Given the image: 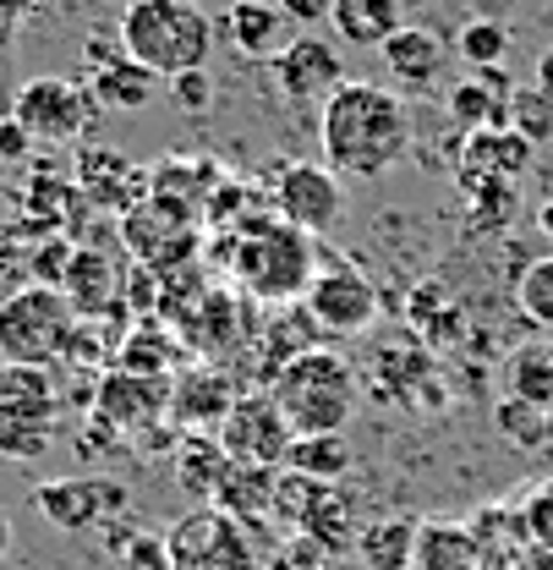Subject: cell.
<instances>
[{"mask_svg":"<svg viewBox=\"0 0 553 570\" xmlns=\"http://www.w3.org/2000/svg\"><path fill=\"white\" fill-rule=\"evenodd\" d=\"M318 148L340 181H384L412 154V105L373 77H346L318 105Z\"/></svg>","mask_w":553,"mask_h":570,"instance_id":"6da1fadb","label":"cell"},{"mask_svg":"<svg viewBox=\"0 0 553 570\" xmlns=\"http://www.w3.org/2000/svg\"><path fill=\"white\" fill-rule=\"evenodd\" d=\"M269 395L285 412L290 433L307 439V433H346V423L356 417V401H362V384H356V367L335 346L313 341L275 367Z\"/></svg>","mask_w":553,"mask_h":570,"instance_id":"7a4b0ae2","label":"cell"},{"mask_svg":"<svg viewBox=\"0 0 553 570\" xmlns=\"http://www.w3.org/2000/svg\"><path fill=\"white\" fill-rule=\"evenodd\" d=\"M214 33L219 28L198 0H127L121 11V50L165 82L181 71H204Z\"/></svg>","mask_w":553,"mask_h":570,"instance_id":"3957f363","label":"cell"},{"mask_svg":"<svg viewBox=\"0 0 553 570\" xmlns=\"http://www.w3.org/2000/svg\"><path fill=\"white\" fill-rule=\"evenodd\" d=\"M236 281L253 302H290V296H307V285L318 275V247L307 230L285 225L275 214H258L236 230Z\"/></svg>","mask_w":553,"mask_h":570,"instance_id":"277c9868","label":"cell"},{"mask_svg":"<svg viewBox=\"0 0 553 570\" xmlns=\"http://www.w3.org/2000/svg\"><path fill=\"white\" fill-rule=\"evenodd\" d=\"M67 423V401L56 384V367H22L0 362V461L33 466L56 450Z\"/></svg>","mask_w":553,"mask_h":570,"instance_id":"5b68a950","label":"cell"},{"mask_svg":"<svg viewBox=\"0 0 553 570\" xmlns=\"http://www.w3.org/2000/svg\"><path fill=\"white\" fill-rule=\"evenodd\" d=\"M82 335V318L67 302L61 285H22L17 296L0 302V362L22 367H56L71 356V341Z\"/></svg>","mask_w":553,"mask_h":570,"instance_id":"8992f818","label":"cell"},{"mask_svg":"<svg viewBox=\"0 0 553 570\" xmlns=\"http://www.w3.org/2000/svg\"><path fill=\"white\" fill-rule=\"evenodd\" d=\"M165 570H264V560L247 538V521H236L214 504H198L181 521H170Z\"/></svg>","mask_w":553,"mask_h":570,"instance_id":"52a82bcc","label":"cell"},{"mask_svg":"<svg viewBox=\"0 0 553 570\" xmlns=\"http://www.w3.org/2000/svg\"><path fill=\"white\" fill-rule=\"evenodd\" d=\"M269 214L285 219V225H296V230H307L313 242L318 236H329L340 219H346V187H340V176L318 159H290V165H279L275 176H269Z\"/></svg>","mask_w":553,"mask_h":570,"instance_id":"ba28073f","label":"cell"},{"mask_svg":"<svg viewBox=\"0 0 553 570\" xmlns=\"http://www.w3.org/2000/svg\"><path fill=\"white\" fill-rule=\"evenodd\" d=\"M318 335H362L378 318V285L356 258H318V275L302 296Z\"/></svg>","mask_w":553,"mask_h":570,"instance_id":"9c48e42d","label":"cell"},{"mask_svg":"<svg viewBox=\"0 0 553 570\" xmlns=\"http://www.w3.org/2000/svg\"><path fill=\"white\" fill-rule=\"evenodd\" d=\"M93 94L77 82V77H28L11 99V121L45 148H61V142H77L93 121Z\"/></svg>","mask_w":553,"mask_h":570,"instance_id":"30bf717a","label":"cell"},{"mask_svg":"<svg viewBox=\"0 0 553 570\" xmlns=\"http://www.w3.org/2000/svg\"><path fill=\"white\" fill-rule=\"evenodd\" d=\"M121 242L127 253L142 258L148 269H176L198 253V219H192V204L181 198H165V193H148L142 204L121 214Z\"/></svg>","mask_w":553,"mask_h":570,"instance_id":"8fae6325","label":"cell"},{"mask_svg":"<svg viewBox=\"0 0 553 570\" xmlns=\"http://www.w3.org/2000/svg\"><path fill=\"white\" fill-rule=\"evenodd\" d=\"M219 450L236 461V466H264V472H279L296 433L285 423V412L275 406L269 390H253V395H236V406L225 412V423L214 428Z\"/></svg>","mask_w":553,"mask_h":570,"instance_id":"7c38bea8","label":"cell"},{"mask_svg":"<svg viewBox=\"0 0 553 570\" xmlns=\"http://www.w3.org/2000/svg\"><path fill=\"white\" fill-rule=\"evenodd\" d=\"M82 88L93 94L99 110L138 116V110H148V105L165 94V77H154L142 61H132L121 45L93 39V45H88V77H82Z\"/></svg>","mask_w":553,"mask_h":570,"instance_id":"4fadbf2b","label":"cell"},{"mask_svg":"<svg viewBox=\"0 0 553 570\" xmlns=\"http://www.w3.org/2000/svg\"><path fill=\"white\" fill-rule=\"evenodd\" d=\"M269 71H275L279 94L296 99V105H324V99L346 82L340 50H335L329 39H318V33H296L275 61H269Z\"/></svg>","mask_w":553,"mask_h":570,"instance_id":"5bb4252c","label":"cell"},{"mask_svg":"<svg viewBox=\"0 0 553 570\" xmlns=\"http://www.w3.org/2000/svg\"><path fill=\"white\" fill-rule=\"evenodd\" d=\"M378 61H384V77L395 82V88H406V94H427V88H438V77L450 67V45L433 33V28H395L384 45H378Z\"/></svg>","mask_w":553,"mask_h":570,"instance_id":"9a60e30c","label":"cell"},{"mask_svg":"<svg viewBox=\"0 0 553 570\" xmlns=\"http://www.w3.org/2000/svg\"><path fill=\"white\" fill-rule=\"evenodd\" d=\"M214 28L225 33V45H230L236 56L264 61V67L296 39V33H290V11L275 6V0H236V6L225 11V22H214Z\"/></svg>","mask_w":553,"mask_h":570,"instance_id":"2e32d148","label":"cell"},{"mask_svg":"<svg viewBox=\"0 0 553 570\" xmlns=\"http://www.w3.org/2000/svg\"><path fill=\"white\" fill-rule=\"evenodd\" d=\"M127 494L121 489H110L105 478H56V483H45L39 489V510L50 515V527H61V532H88V527H99L110 510H121Z\"/></svg>","mask_w":553,"mask_h":570,"instance_id":"e0dca14e","label":"cell"},{"mask_svg":"<svg viewBox=\"0 0 553 570\" xmlns=\"http://www.w3.org/2000/svg\"><path fill=\"white\" fill-rule=\"evenodd\" d=\"M61 291H67L71 307H77V318L116 307L121 302V258H110L105 247H71Z\"/></svg>","mask_w":553,"mask_h":570,"instance_id":"ac0fdd59","label":"cell"},{"mask_svg":"<svg viewBox=\"0 0 553 570\" xmlns=\"http://www.w3.org/2000/svg\"><path fill=\"white\" fill-rule=\"evenodd\" d=\"M412 570H483V543L466 521H450V515L416 521Z\"/></svg>","mask_w":553,"mask_h":570,"instance_id":"d6986e66","label":"cell"},{"mask_svg":"<svg viewBox=\"0 0 553 570\" xmlns=\"http://www.w3.org/2000/svg\"><path fill=\"white\" fill-rule=\"evenodd\" d=\"M296 532H307L313 543H324L335 560H346L350 543H356V532H362V515H356V494H350L346 483H324L313 504H307V515H302V527Z\"/></svg>","mask_w":553,"mask_h":570,"instance_id":"ffe728a7","label":"cell"},{"mask_svg":"<svg viewBox=\"0 0 553 570\" xmlns=\"http://www.w3.org/2000/svg\"><path fill=\"white\" fill-rule=\"evenodd\" d=\"M444 110H450V121L466 127V138H472V132H487V127H504L510 94H504L498 71H472V77H461V82L444 94Z\"/></svg>","mask_w":553,"mask_h":570,"instance_id":"44dd1931","label":"cell"},{"mask_svg":"<svg viewBox=\"0 0 553 570\" xmlns=\"http://www.w3.org/2000/svg\"><path fill=\"white\" fill-rule=\"evenodd\" d=\"M329 28H335L340 45L378 50L395 28H406V17H401V0H335L329 6Z\"/></svg>","mask_w":553,"mask_h":570,"instance_id":"7402d4cb","label":"cell"},{"mask_svg":"<svg viewBox=\"0 0 553 570\" xmlns=\"http://www.w3.org/2000/svg\"><path fill=\"white\" fill-rule=\"evenodd\" d=\"M412 543H416V521L412 515H384V521H362L350 560L362 570H412Z\"/></svg>","mask_w":553,"mask_h":570,"instance_id":"603a6c76","label":"cell"},{"mask_svg":"<svg viewBox=\"0 0 553 570\" xmlns=\"http://www.w3.org/2000/svg\"><path fill=\"white\" fill-rule=\"evenodd\" d=\"M285 466L302 472V478H313V483H340L350 472L346 433H307V439H296L290 455H285Z\"/></svg>","mask_w":553,"mask_h":570,"instance_id":"cb8c5ba5","label":"cell"},{"mask_svg":"<svg viewBox=\"0 0 553 570\" xmlns=\"http://www.w3.org/2000/svg\"><path fill=\"white\" fill-rule=\"evenodd\" d=\"M236 461L219 450V439H187L181 444V455H176V478H181V489H192V494H204V504L214 499V489L225 483V472H230Z\"/></svg>","mask_w":553,"mask_h":570,"instance_id":"d4e9b609","label":"cell"},{"mask_svg":"<svg viewBox=\"0 0 553 570\" xmlns=\"http://www.w3.org/2000/svg\"><path fill=\"white\" fill-rule=\"evenodd\" d=\"M450 50L466 61V71H498V61L510 56V28L493 22V17H477V22H466V28L455 33Z\"/></svg>","mask_w":553,"mask_h":570,"instance_id":"484cf974","label":"cell"},{"mask_svg":"<svg viewBox=\"0 0 553 570\" xmlns=\"http://www.w3.org/2000/svg\"><path fill=\"white\" fill-rule=\"evenodd\" d=\"M510 132H521L526 142L553 138V94L549 88H510V116H504Z\"/></svg>","mask_w":553,"mask_h":570,"instance_id":"4316f807","label":"cell"},{"mask_svg":"<svg viewBox=\"0 0 553 570\" xmlns=\"http://www.w3.org/2000/svg\"><path fill=\"white\" fill-rule=\"evenodd\" d=\"M515 307H521L537 330L553 335V253L532 258V264L521 269V281H515Z\"/></svg>","mask_w":553,"mask_h":570,"instance_id":"83f0119b","label":"cell"},{"mask_svg":"<svg viewBox=\"0 0 553 570\" xmlns=\"http://www.w3.org/2000/svg\"><path fill=\"white\" fill-rule=\"evenodd\" d=\"M510 384L521 401H553V346H526L510 367Z\"/></svg>","mask_w":553,"mask_h":570,"instance_id":"f1b7e54d","label":"cell"},{"mask_svg":"<svg viewBox=\"0 0 553 570\" xmlns=\"http://www.w3.org/2000/svg\"><path fill=\"white\" fill-rule=\"evenodd\" d=\"M340 560L324 549V543H313L307 532H290V538H279L275 549L264 554V570H335Z\"/></svg>","mask_w":553,"mask_h":570,"instance_id":"f546056e","label":"cell"},{"mask_svg":"<svg viewBox=\"0 0 553 570\" xmlns=\"http://www.w3.org/2000/svg\"><path fill=\"white\" fill-rule=\"evenodd\" d=\"M33 285V247L17 230H0V302Z\"/></svg>","mask_w":553,"mask_h":570,"instance_id":"4dcf8cb0","label":"cell"},{"mask_svg":"<svg viewBox=\"0 0 553 570\" xmlns=\"http://www.w3.org/2000/svg\"><path fill=\"white\" fill-rule=\"evenodd\" d=\"M187 116H204L208 99H214V82H208V67L204 71H181V77H170V88H165Z\"/></svg>","mask_w":553,"mask_h":570,"instance_id":"1f68e13d","label":"cell"},{"mask_svg":"<svg viewBox=\"0 0 553 570\" xmlns=\"http://www.w3.org/2000/svg\"><path fill=\"white\" fill-rule=\"evenodd\" d=\"M329 6H335V0H285V11H290V22H307V28H318V22H329Z\"/></svg>","mask_w":553,"mask_h":570,"instance_id":"d6a6232c","label":"cell"},{"mask_svg":"<svg viewBox=\"0 0 553 570\" xmlns=\"http://www.w3.org/2000/svg\"><path fill=\"white\" fill-rule=\"evenodd\" d=\"M28 148H33V138H28V132H22V127L6 116V121H0V159H22Z\"/></svg>","mask_w":553,"mask_h":570,"instance_id":"836d02e7","label":"cell"},{"mask_svg":"<svg viewBox=\"0 0 553 570\" xmlns=\"http://www.w3.org/2000/svg\"><path fill=\"white\" fill-rule=\"evenodd\" d=\"M532 532L543 543H553V489H543V494L532 499Z\"/></svg>","mask_w":553,"mask_h":570,"instance_id":"e575fe53","label":"cell"},{"mask_svg":"<svg viewBox=\"0 0 553 570\" xmlns=\"http://www.w3.org/2000/svg\"><path fill=\"white\" fill-rule=\"evenodd\" d=\"M11 538H17V527H11V510L0 504V560L11 554Z\"/></svg>","mask_w":553,"mask_h":570,"instance_id":"d590c367","label":"cell"},{"mask_svg":"<svg viewBox=\"0 0 553 570\" xmlns=\"http://www.w3.org/2000/svg\"><path fill=\"white\" fill-rule=\"evenodd\" d=\"M537 88H549V94H553V45L537 56Z\"/></svg>","mask_w":553,"mask_h":570,"instance_id":"8d00e7d4","label":"cell"},{"mask_svg":"<svg viewBox=\"0 0 553 570\" xmlns=\"http://www.w3.org/2000/svg\"><path fill=\"white\" fill-rule=\"evenodd\" d=\"M537 230H543V236H549V242H553V198H549V204H543V209H537Z\"/></svg>","mask_w":553,"mask_h":570,"instance_id":"74e56055","label":"cell"},{"mask_svg":"<svg viewBox=\"0 0 553 570\" xmlns=\"http://www.w3.org/2000/svg\"><path fill=\"white\" fill-rule=\"evenodd\" d=\"M6 116H11V105H6V99H0V121H6Z\"/></svg>","mask_w":553,"mask_h":570,"instance_id":"f35d334b","label":"cell"}]
</instances>
